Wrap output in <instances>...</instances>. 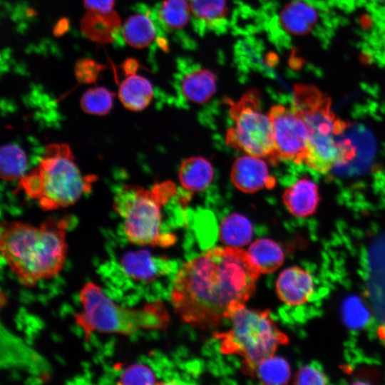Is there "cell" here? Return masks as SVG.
I'll return each instance as SVG.
<instances>
[{
    "mask_svg": "<svg viewBox=\"0 0 385 385\" xmlns=\"http://www.w3.org/2000/svg\"><path fill=\"white\" fill-rule=\"evenodd\" d=\"M101 65H98L92 60H81L76 66V78L81 83H91L95 81L101 70Z\"/></svg>",
    "mask_w": 385,
    "mask_h": 385,
    "instance_id": "cell-30",
    "label": "cell"
},
{
    "mask_svg": "<svg viewBox=\"0 0 385 385\" xmlns=\"http://www.w3.org/2000/svg\"><path fill=\"white\" fill-rule=\"evenodd\" d=\"M80 105L88 114L103 115L108 114L113 105V94L104 87L88 89L81 96Z\"/></svg>",
    "mask_w": 385,
    "mask_h": 385,
    "instance_id": "cell-26",
    "label": "cell"
},
{
    "mask_svg": "<svg viewBox=\"0 0 385 385\" xmlns=\"http://www.w3.org/2000/svg\"><path fill=\"white\" fill-rule=\"evenodd\" d=\"M118 384H161L154 371L148 366L133 364L120 374Z\"/></svg>",
    "mask_w": 385,
    "mask_h": 385,
    "instance_id": "cell-28",
    "label": "cell"
},
{
    "mask_svg": "<svg viewBox=\"0 0 385 385\" xmlns=\"http://www.w3.org/2000/svg\"><path fill=\"white\" fill-rule=\"evenodd\" d=\"M247 253L260 273L277 270L284 262L282 248L270 239H259L250 246Z\"/></svg>",
    "mask_w": 385,
    "mask_h": 385,
    "instance_id": "cell-22",
    "label": "cell"
},
{
    "mask_svg": "<svg viewBox=\"0 0 385 385\" xmlns=\"http://www.w3.org/2000/svg\"><path fill=\"white\" fill-rule=\"evenodd\" d=\"M122 33L128 45L135 48H143L154 41L157 29L148 15L137 14L126 19L123 26Z\"/></svg>",
    "mask_w": 385,
    "mask_h": 385,
    "instance_id": "cell-21",
    "label": "cell"
},
{
    "mask_svg": "<svg viewBox=\"0 0 385 385\" xmlns=\"http://www.w3.org/2000/svg\"><path fill=\"white\" fill-rule=\"evenodd\" d=\"M373 1H374L376 3H379V4H385V0H373Z\"/></svg>",
    "mask_w": 385,
    "mask_h": 385,
    "instance_id": "cell-32",
    "label": "cell"
},
{
    "mask_svg": "<svg viewBox=\"0 0 385 385\" xmlns=\"http://www.w3.org/2000/svg\"><path fill=\"white\" fill-rule=\"evenodd\" d=\"M120 265L127 277L145 284L163 279L174 281L180 269L176 260L155 255L145 250L125 253L120 258Z\"/></svg>",
    "mask_w": 385,
    "mask_h": 385,
    "instance_id": "cell-10",
    "label": "cell"
},
{
    "mask_svg": "<svg viewBox=\"0 0 385 385\" xmlns=\"http://www.w3.org/2000/svg\"><path fill=\"white\" fill-rule=\"evenodd\" d=\"M291 107L302 117L307 130L304 164L309 168L325 174L354 158V146L343 138L348 124L333 112L329 96L313 86L298 83L292 91Z\"/></svg>",
    "mask_w": 385,
    "mask_h": 385,
    "instance_id": "cell-3",
    "label": "cell"
},
{
    "mask_svg": "<svg viewBox=\"0 0 385 385\" xmlns=\"http://www.w3.org/2000/svg\"><path fill=\"white\" fill-rule=\"evenodd\" d=\"M118 95L126 109L140 111L150 103L153 97V87L145 77L133 73L121 81Z\"/></svg>",
    "mask_w": 385,
    "mask_h": 385,
    "instance_id": "cell-19",
    "label": "cell"
},
{
    "mask_svg": "<svg viewBox=\"0 0 385 385\" xmlns=\"http://www.w3.org/2000/svg\"><path fill=\"white\" fill-rule=\"evenodd\" d=\"M175 78L177 93L188 102L203 104L216 93V75L193 61L178 60Z\"/></svg>",
    "mask_w": 385,
    "mask_h": 385,
    "instance_id": "cell-11",
    "label": "cell"
},
{
    "mask_svg": "<svg viewBox=\"0 0 385 385\" xmlns=\"http://www.w3.org/2000/svg\"><path fill=\"white\" fill-rule=\"evenodd\" d=\"M120 26V18L114 10L106 12L88 11L80 21L82 34L88 40L99 44L112 43Z\"/></svg>",
    "mask_w": 385,
    "mask_h": 385,
    "instance_id": "cell-18",
    "label": "cell"
},
{
    "mask_svg": "<svg viewBox=\"0 0 385 385\" xmlns=\"http://www.w3.org/2000/svg\"><path fill=\"white\" fill-rule=\"evenodd\" d=\"M314 282L306 270L292 266L284 269L276 282V292L279 299L292 307L301 306L313 294Z\"/></svg>",
    "mask_w": 385,
    "mask_h": 385,
    "instance_id": "cell-15",
    "label": "cell"
},
{
    "mask_svg": "<svg viewBox=\"0 0 385 385\" xmlns=\"http://www.w3.org/2000/svg\"><path fill=\"white\" fill-rule=\"evenodd\" d=\"M260 274L245 250L214 247L180 267L171 303L184 322L202 329L215 327L231 307L251 297Z\"/></svg>",
    "mask_w": 385,
    "mask_h": 385,
    "instance_id": "cell-1",
    "label": "cell"
},
{
    "mask_svg": "<svg viewBox=\"0 0 385 385\" xmlns=\"http://www.w3.org/2000/svg\"><path fill=\"white\" fill-rule=\"evenodd\" d=\"M290 366L281 356L272 355L262 361L256 367L254 378L264 384H285L290 379Z\"/></svg>",
    "mask_w": 385,
    "mask_h": 385,
    "instance_id": "cell-25",
    "label": "cell"
},
{
    "mask_svg": "<svg viewBox=\"0 0 385 385\" xmlns=\"http://www.w3.org/2000/svg\"><path fill=\"white\" fill-rule=\"evenodd\" d=\"M342 316L345 325L352 329L364 328L371 317L365 304L359 297L354 295L346 297L343 301Z\"/></svg>",
    "mask_w": 385,
    "mask_h": 385,
    "instance_id": "cell-27",
    "label": "cell"
},
{
    "mask_svg": "<svg viewBox=\"0 0 385 385\" xmlns=\"http://www.w3.org/2000/svg\"><path fill=\"white\" fill-rule=\"evenodd\" d=\"M229 113L233 125L227 131V143L247 155L277 164L279 159L274 147L272 123L269 115L261 110L257 91H249L237 101H231Z\"/></svg>",
    "mask_w": 385,
    "mask_h": 385,
    "instance_id": "cell-8",
    "label": "cell"
},
{
    "mask_svg": "<svg viewBox=\"0 0 385 385\" xmlns=\"http://www.w3.org/2000/svg\"><path fill=\"white\" fill-rule=\"evenodd\" d=\"M170 181L155 185L151 189L139 185H122L113 198V208L123 219L127 240L137 246L168 247L176 236L163 228V206L174 195Z\"/></svg>",
    "mask_w": 385,
    "mask_h": 385,
    "instance_id": "cell-6",
    "label": "cell"
},
{
    "mask_svg": "<svg viewBox=\"0 0 385 385\" xmlns=\"http://www.w3.org/2000/svg\"><path fill=\"white\" fill-rule=\"evenodd\" d=\"M270 22L271 29L291 36H303L314 31L319 12L304 0H291L281 6Z\"/></svg>",
    "mask_w": 385,
    "mask_h": 385,
    "instance_id": "cell-12",
    "label": "cell"
},
{
    "mask_svg": "<svg viewBox=\"0 0 385 385\" xmlns=\"http://www.w3.org/2000/svg\"><path fill=\"white\" fill-rule=\"evenodd\" d=\"M181 185L186 190L200 192L211 183L213 169L208 160L202 157H191L180 165L178 172Z\"/></svg>",
    "mask_w": 385,
    "mask_h": 385,
    "instance_id": "cell-20",
    "label": "cell"
},
{
    "mask_svg": "<svg viewBox=\"0 0 385 385\" xmlns=\"http://www.w3.org/2000/svg\"><path fill=\"white\" fill-rule=\"evenodd\" d=\"M275 150L279 160L305 163L308 133L302 117L290 107L274 105L268 112Z\"/></svg>",
    "mask_w": 385,
    "mask_h": 385,
    "instance_id": "cell-9",
    "label": "cell"
},
{
    "mask_svg": "<svg viewBox=\"0 0 385 385\" xmlns=\"http://www.w3.org/2000/svg\"><path fill=\"white\" fill-rule=\"evenodd\" d=\"M88 11H110L113 10L115 0H83Z\"/></svg>",
    "mask_w": 385,
    "mask_h": 385,
    "instance_id": "cell-31",
    "label": "cell"
},
{
    "mask_svg": "<svg viewBox=\"0 0 385 385\" xmlns=\"http://www.w3.org/2000/svg\"><path fill=\"white\" fill-rule=\"evenodd\" d=\"M28 167L27 157L24 150L13 143L3 145L0 150V175L2 180H20Z\"/></svg>",
    "mask_w": 385,
    "mask_h": 385,
    "instance_id": "cell-24",
    "label": "cell"
},
{
    "mask_svg": "<svg viewBox=\"0 0 385 385\" xmlns=\"http://www.w3.org/2000/svg\"><path fill=\"white\" fill-rule=\"evenodd\" d=\"M79 299L82 308L73 314V318L86 342L96 332L129 336L140 330L163 329L168 322L167 312L160 302L148 303L141 308L123 307L93 282L83 285Z\"/></svg>",
    "mask_w": 385,
    "mask_h": 385,
    "instance_id": "cell-5",
    "label": "cell"
},
{
    "mask_svg": "<svg viewBox=\"0 0 385 385\" xmlns=\"http://www.w3.org/2000/svg\"><path fill=\"white\" fill-rule=\"evenodd\" d=\"M225 319L230 320V328L214 334L220 351L241 356V371L250 377L254 378L255 369L262 361L274 355L279 345L289 342L267 309H250L240 303L230 308Z\"/></svg>",
    "mask_w": 385,
    "mask_h": 385,
    "instance_id": "cell-7",
    "label": "cell"
},
{
    "mask_svg": "<svg viewBox=\"0 0 385 385\" xmlns=\"http://www.w3.org/2000/svg\"><path fill=\"white\" fill-rule=\"evenodd\" d=\"M320 200L319 188L312 180L307 178L299 179L285 189L282 201L289 212L297 217L313 215Z\"/></svg>",
    "mask_w": 385,
    "mask_h": 385,
    "instance_id": "cell-17",
    "label": "cell"
},
{
    "mask_svg": "<svg viewBox=\"0 0 385 385\" xmlns=\"http://www.w3.org/2000/svg\"><path fill=\"white\" fill-rule=\"evenodd\" d=\"M192 29L202 36L223 34L229 28L227 0H187Z\"/></svg>",
    "mask_w": 385,
    "mask_h": 385,
    "instance_id": "cell-13",
    "label": "cell"
},
{
    "mask_svg": "<svg viewBox=\"0 0 385 385\" xmlns=\"http://www.w3.org/2000/svg\"><path fill=\"white\" fill-rule=\"evenodd\" d=\"M156 19L161 28L177 43L188 48L193 46V41L188 34L192 20L187 0L163 1L157 8Z\"/></svg>",
    "mask_w": 385,
    "mask_h": 385,
    "instance_id": "cell-16",
    "label": "cell"
},
{
    "mask_svg": "<svg viewBox=\"0 0 385 385\" xmlns=\"http://www.w3.org/2000/svg\"><path fill=\"white\" fill-rule=\"evenodd\" d=\"M252 225L245 216L232 213L225 217L220 227L221 241L231 247H242L249 243L252 237Z\"/></svg>",
    "mask_w": 385,
    "mask_h": 385,
    "instance_id": "cell-23",
    "label": "cell"
},
{
    "mask_svg": "<svg viewBox=\"0 0 385 385\" xmlns=\"http://www.w3.org/2000/svg\"><path fill=\"white\" fill-rule=\"evenodd\" d=\"M96 178L84 176L68 144L46 145L38 164L19 180L16 191L23 190L46 211L76 203L91 189Z\"/></svg>",
    "mask_w": 385,
    "mask_h": 385,
    "instance_id": "cell-4",
    "label": "cell"
},
{
    "mask_svg": "<svg viewBox=\"0 0 385 385\" xmlns=\"http://www.w3.org/2000/svg\"><path fill=\"white\" fill-rule=\"evenodd\" d=\"M230 178L234 185L244 192L252 193L262 189H272L276 180L261 158L247 155L238 158L234 163Z\"/></svg>",
    "mask_w": 385,
    "mask_h": 385,
    "instance_id": "cell-14",
    "label": "cell"
},
{
    "mask_svg": "<svg viewBox=\"0 0 385 385\" xmlns=\"http://www.w3.org/2000/svg\"><path fill=\"white\" fill-rule=\"evenodd\" d=\"M68 226V217H55L38 227L21 221L2 222L1 255L21 285L33 287L60 274L66 260Z\"/></svg>",
    "mask_w": 385,
    "mask_h": 385,
    "instance_id": "cell-2",
    "label": "cell"
},
{
    "mask_svg": "<svg viewBox=\"0 0 385 385\" xmlns=\"http://www.w3.org/2000/svg\"><path fill=\"white\" fill-rule=\"evenodd\" d=\"M294 383L302 385H325L329 383V379L319 363L311 362L297 371Z\"/></svg>",
    "mask_w": 385,
    "mask_h": 385,
    "instance_id": "cell-29",
    "label": "cell"
}]
</instances>
